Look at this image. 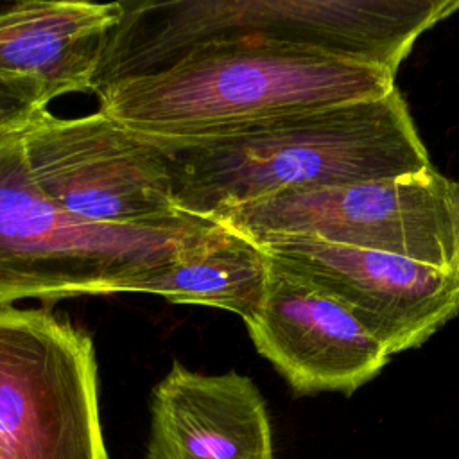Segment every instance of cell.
I'll return each instance as SVG.
<instances>
[{"label": "cell", "instance_id": "obj_1", "mask_svg": "<svg viewBox=\"0 0 459 459\" xmlns=\"http://www.w3.org/2000/svg\"><path fill=\"white\" fill-rule=\"evenodd\" d=\"M152 142L167 158L176 208L212 221L285 192L396 178L432 167L398 88L228 134Z\"/></svg>", "mask_w": 459, "mask_h": 459}, {"label": "cell", "instance_id": "obj_2", "mask_svg": "<svg viewBox=\"0 0 459 459\" xmlns=\"http://www.w3.org/2000/svg\"><path fill=\"white\" fill-rule=\"evenodd\" d=\"M387 70L273 39L190 48L163 68L97 90L99 109L152 140L228 134L273 118L394 90Z\"/></svg>", "mask_w": 459, "mask_h": 459}, {"label": "cell", "instance_id": "obj_3", "mask_svg": "<svg viewBox=\"0 0 459 459\" xmlns=\"http://www.w3.org/2000/svg\"><path fill=\"white\" fill-rule=\"evenodd\" d=\"M22 127L0 134V307L127 292L217 226L195 215L160 226L95 224L70 215L34 183Z\"/></svg>", "mask_w": 459, "mask_h": 459}, {"label": "cell", "instance_id": "obj_4", "mask_svg": "<svg viewBox=\"0 0 459 459\" xmlns=\"http://www.w3.org/2000/svg\"><path fill=\"white\" fill-rule=\"evenodd\" d=\"M215 221L255 242L319 240L459 271L457 183L434 165L396 178L278 194Z\"/></svg>", "mask_w": 459, "mask_h": 459}, {"label": "cell", "instance_id": "obj_5", "mask_svg": "<svg viewBox=\"0 0 459 459\" xmlns=\"http://www.w3.org/2000/svg\"><path fill=\"white\" fill-rule=\"evenodd\" d=\"M5 459H108L91 339L41 308L0 307Z\"/></svg>", "mask_w": 459, "mask_h": 459}, {"label": "cell", "instance_id": "obj_6", "mask_svg": "<svg viewBox=\"0 0 459 459\" xmlns=\"http://www.w3.org/2000/svg\"><path fill=\"white\" fill-rule=\"evenodd\" d=\"M22 147L38 188L81 221L160 226L188 217L174 204L163 151L100 109L75 118L41 109L22 127Z\"/></svg>", "mask_w": 459, "mask_h": 459}, {"label": "cell", "instance_id": "obj_7", "mask_svg": "<svg viewBox=\"0 0 459 459\" xmlns=\"http://www.w3.org/2000/svg\"><path fill=\"white\" fill-rule=\"evenodd\" d=\"M459 11V0H188L176 30L194 48L273 39L396 75L418 38Z\"/></svg>", "mask_w": 459, "mask_h": 459}, {"label": "cell", "instance_id": "obj_8", "mask_svg": "<svg viewBox=\"0 0 459 459\" xmlns=\"http://www.w3.org/2000/svg\"><path fill=\"white\" fill-rule=\"evenodd\" d=\"M256 244L348 307L391 357L421 346L459 314V271L319 240Z\"/></svg>", "mask_w": 459, "mask_h": 459}, {"label": "cell", "instance_id": "obj_9", "mask_svg": "<svg viewBox=\"0 0 459 459\" xmlns=\"http://www.w3.org/2000/svg\"><path fill=\"white\" fill-rule=\"evenodd\" d=\"M246 326L256 351L298 394H351L391 360L348 307L273 256L262 305Z\"/></svg>", "mask_w": 459, "mask_h": 459}, {"label": "cell", "instance_id": "obj_10", "mask_svg": "<svg viewBox=\"0 0 459 459\" xmlns=\"http://www.w3.org/2000/svg\"><path fill=\"white\" fill-rule=\"evenodd\" d=\"M147 459H274L255 382L237 371L203 375L174 362L152 391Z\"/></svg>", "mask_w": 459, "mask_h": 459}, {"label": "cell", "instance_id": "obj_11", "mask_svg": "<svg viewBox=\"0 0 459 459\" xmlns=\"http://www.w3.org/2000/svg\"><path fill=\"white\" fill-rule=\"evenodd\" d=\"M126 4L23 0L0 7V77L30 79L56 99L95 91Z\"/></svg>", "mask_w": 459, "mask_h": 459}, {"label": "cell", "instance_id": "obj_12", "mask_svg": "<svg viewBox=\"0 0 459 459\" xmlns=\"http://www.w3.org/2000/svg\"><path fill=\"white\" fill-rule=\"evenodd\" d=\"M267 273L265 249L217 222L176 260L131 283L127 292L156 294L170 303L215 307L249 323L262 305Z\"/></svg>", "mask_w": 459, "mask_h": 459}, {"label": "cell", "instance_id": "obj_13", "mask_svg": "<svg viewBox=\"0 0 459 459\" xmlns=\"http://www.w3.org/2000/svg\"><path fill=\"white\" fill-rule=\"evenodd\" d=\"M50 100L54 97L38 81L0 77V134L25 126Z\"/></svg>", "mask_w": 459, "mask_h": 459}, {"label": "cell", "instance_id": "obj_14", "mask_svg": "<svg viewBox=\"0 0 459 459\" xmlns=\"http://www.w3.org/2000/svg\"><path fill=\"white\" fill-rule=\"evenodd\" d=\"M0 459H5V452H4V443H2V437H0Z\"/></svg>", "mask_w": 459, "mask_h": 459}, {"label": "cell", "instance_id": "obj_15", "mask_svg": "<svg viewBox=\"0 0 459 459\" xmlns=\"http://www.w3.org/2000/svg\"><path fill=\"white\" fill-rule=\"evenodd\" d=\"M457 221H459V183H457Z\"/></svg>", "mask_w": 459, "mask_h": 459}]
</instances>
